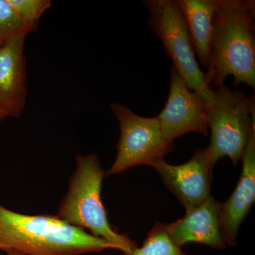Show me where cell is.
Returning <instances> with one entry per match:
<instances>
[{"instance_id":"cell-4","label":"cell","mask_w":255,"mask_h":255,"mask_svg":"<svg viewBox=\"0 0 255 255\" xmlns=\"http://www.w3.org/2000/svg\"><path fill=\"white\" fill-rule=\"evenodd\" d=\"M214 97L208 107L211 143L207 147L215 162L228 157L237 164L250 135L255 130L254 95L247 97L241 90L225 85L213 89Z\"/></svg>"},{"instance_id":"cell-5","label":"cell","mask_w":255,"mask_h":255,"mask_svg":"<svg viewBox=\"0 0 255 255\" xmlns=\"http://www.w3.org/2000/svg\"><path fill=\"white\" fill-rule=\"evenodd\" d=\"M148 13L147 24L163 45L166 55L187 82L188 87L211 103L213 88L206 84V73L201 70L185 20L175 0L142 1Z\"/></svg>"},{"instance_id":"cell-14","label":"cell","mask_w":255,"mask_h":255,"mask_svg":"<svg viewBox=\"0 0 255 255\" xmlns=\"http://www.w3.org/2000/svg\"><path fill=\"white\" fill-rule=\"evenodd\" d=\"M37 27L20 17L7 0H0V43L13 37L27 36Z\"/></svg>"},{"instance_id":"cell-9","label":"cell","mask_w":255,"mask_h":255,"mask_svg":"<svg viewBox=\"0 0 255 255\" xmlns=\"http://www.w3.org/2000/svg\"><path fill=\"white\" fill-rule=\"evenodd\" d=\"M26 37L15 36L0 43V108L7 117L19 118L27 100Z\"/></svg>"},{"instance_id":"cell-8","label":"cell","mask_w":255,"mask_h":255,"mask_svg":"<svg viewBox=\"0 0 255 255\" xmlns=\"http://www.w3.org/2000/svg\"><path fill=\"white\" fill-rule=\"evenodd\" d=\"M215 164L206 147L196 150L191 158L184 164L172 165L162 159L151 167L157 171L164 185L187 212L211 197Z\"/></svg>"},{"instance_id":"cell-7","label":"cell","mask_w":255,"mask_h":255,"mask_svg":"<svg viewBox=\"0 0 255 255\" xmlns=\"http://www.w3.org/2000/svg\"><path fill=\"white\" fill-rule=\"evenodd\" d=\"M208 105L199 94L191 90L187 82L172 65L169 75V93L166 105L157 116L165 138L198 132L207 136Z\"/></svg>"},{"instance_id":"cell-10","label":"cell","mask_w":255,"mask_h":255,"mask_svg":"<svg viewBox=\"0 0 255 255\" xmlns=\"http://www.w3.org/2000/svg\"><path fill=\"white\" fill-rule=\"evenodd\" d=\"M221 204L212 196L186 212L182 219L164 224L169 239L182 248L187 243H201L221 250L226 248L221 226Z\"/></svg>"},{"instance_id":"cell-6","label":"cell","mask_w":255,"mask_h":255,"mask_svg":"<svg viewBox=\"0 0 255 255\" xmlns=\"http://www.w3.org/2000/svg\"><path fill=\"white\" fill-rule=\"evenodd\" d=\"M110 109L118 120L120 137L117 157L106 175L122 174L141 164L152 166L174 150V141L164 136L157 117H140L122 104H111Z\"/></svg>"},{"instance_id":"cell-13","label":"cell","mask_w":255,"mask_h":255,"mask_svg":"<svg viewBox=\"0 0 255 255\" xmlns=\"http://www.w3.org/2000/svg\"><path fill=\"white\" fill-rule=\"evenodd\" d=\"M127 255H186L182 248L169 239L164 224L157 223L147 234L140 248L132 250Z\"/></svg>"},{"instance_id":"cell-12","label":"cell","mask_w":255,"mask_h":255,"mask_svg":"<svg viewBox=\"0 0 255 255\" xmlns=\"http://www.w3.org/2000/svg\"><path fill=\"white\" fill-rule=\"evenodd\" d=\"M187 24L199 63L209 68L212 54L218 0H175Z\"/></svg>"},{"instance_id":"cell-3","label":"cell","mask_w":255,"mask_h":255,"mask_svg":"<svg viewBox=\"0 0 255 255\" xmlns=\"http://www.w3.org/2000/svg\"><path fill=\"white\" fill-rule=\"evenodd\" d=\"M105 176L98 156L78 155L75 172L69 180L68 192L55 216L75 227L88 230L92 236L105 240L127 255L136 248V243L117 232L109 222L101 198Z\"/></svg>"},{"instance_id":"cell-16","label":"cell","mask_w":255,"mask_h":255,"mask_svg":"<svg viewBox=\"0 0 255 255\" xmlns=\"http://www.w3.org/2000/svg\"><path fill=\"white\" fill-rule=\"evenodd\" d=\"M6 117H6V114L0 108V124H1V122H2L4 119H6Z\"/></svg>"},{"instance_id":"cell-15","label":"cell","mask_w":255,"mask_h":255,"mask_svg":"<svg viewBox=\"0 0 255 255\" xmlns=\"http://www.w3.org/2000/svg\"><path fill=\"white\" fill-rule=\"evenodd\" d=\"M13 9L23 20L38 26L42 15L52 6L50 0H7Z\"/></svg>"},{"instance_id":"cell-11","label":"cell","mask_w":255,"mask_h":255,"mask_svg":"<svg viewBox=\"0 0 255 255\" xmlns=\"http://www.w3.org/2000/svg\"><path fill=\"white\" fill-rule=\"evenodd\" d=\"M243 169L232 195L221 204V233L225 243L236 244L238 231L255 200V130L250 135L242 155Z\"/></svg>"},{"instance_id":"cell-2","label":"cell","mask_w":255,"mask_h":255,"mask_svg":"<svg viewBox=\"0 0 255 255\" xmlns=\"http://www.w3.org/2000/svg\"><path fill=\"white\" fill-rule=\"evenodd\" d=\"M116 249L51 215L21 214L0 204V250L24 255H81Z\"/></svg>"},{"instance_id":"cell-17","label":"cell","mask_w":255,"mask_h":255,"mask_svg":"<svg viewBox=\"0 0 255 255\" xmlns=\"http://www.w3.org/2000/svg\"><path fill=\"white\" fill-rule=\"evenodd\" d=\"M7 255H24L21 254V253H18V252L12 251L7 253Z\"/></svg>"},{"instance_id":"cell-1","label":"cell","mask_w":255,"mask_h":255,"mask_svg":"<svg viewBox=\"0 0 255 255\" xmlns=\"http://www.w3.org/2000/svg\"><path fill=\"white\" fill-rule=\"evenodd\" d=\"M206 84L216 89L232 76L235 85L255 88V1L218 0Z\"/></svg>"}]
</instances>
